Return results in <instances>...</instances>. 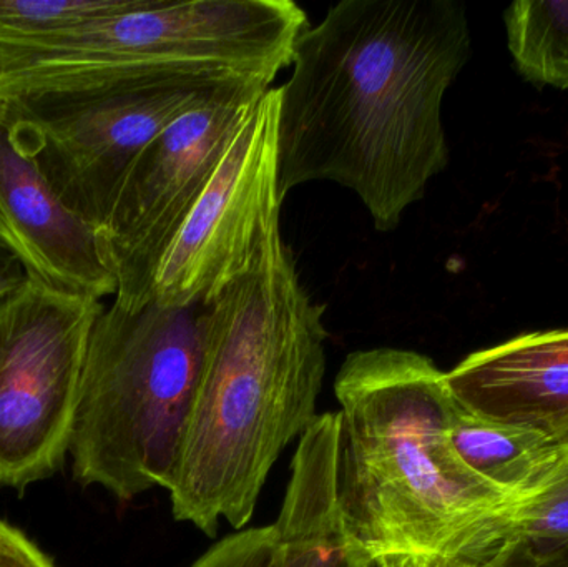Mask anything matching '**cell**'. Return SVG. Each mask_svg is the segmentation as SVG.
Instances as JSON below:
<instances>
[{"label":"cell","instance_id":"obj_5","mask_svg":"<svg viewBox=\"0 0 568 567\" xmlns=\"http://www.w3.org/2000/svg\"><path fill=\"white\" fill-rule=\"evenodd\" d=\"M307 27L291 0H142L119 16L0 43V100L69 92L152 70H205L273 83Z\"/></svg>","mask_w":568,"mask_h":567},{"label":"cell","instance_id":"obj_10","mask_svg":"<svg viewBox=\"0 0 568 567\" xmlns=\"http://www.w3.org/2000/svg\"><path fill=\"white\" fill-rule=\"evenodd\" d=\"M0 249L27 280L82 298L115 296L116 280L95 226L47 182L22 136L0 109Z\"/></svg>","mask_w":568,"mask_h":567},{"label":"cell","instance_id":"obj_17","mask_svg":"<svg viewBox=\"0 0 568 567\" xmlns=\"http://www.w3.org/2000/svg\"><path fill=\"white\" fill-rule=\"evenodd\" d=\"M273 561L275 533L266 526L226 536L190 567H273Z\"/></svg>","mask_w":568,"mask_h":567},{"label":"cell","instance_id":"obj_21","mask_svg":"<svg viewBox=\"0 0 568 567\" xmlns=\"http://www.w3.org/2000/svg\"><path fill=\"white\" fill-rule=\"evenodd\" d=\"M529 561L532 567H568V546L567 548L559 549V551L550 553V555L544 556V558H529Z\"/></svg>","mask_w":568,"mask_h":567},{"label":"cell","instance_id":"obj_19","mask_svg":"<svg viewBox=\"0 0 568 567\" xmlns=\"http://www.w3.org/2000/svg\"><path fill=\"white\" fill-rule=\"evenodd\" d=\"M503 561L496 563V565L490 566L469 565V563L440 561V559L424 558H386L377 559V561L371 563H359V565L363 567H497Z\"/></svg>","mask_w":568,"mask_h":567},{"label":"cell","instance_id":"obj_20","mask_svg":"<svg viewBox=\"0 0 568 567\" xmlns=\"http://www.w3.org/2000/svg\"><path fill=\"white\" fill-rule=\"evenodd\" d=\"M23 280L26 276H23L19 263L0 249V300L16 292L22 285Z\"/></svg>","mask_w":568,"mask_h":567},{"label":"cell","instance_id":"obj_16","mask_svg":"<svg viewBox=\"0 0 568 567\" xmlns=\"http://www.w3.org/2000/svg\"><path fill=\"white\" fill-rule=\"evenodd\" d=\"M142 0H0V43L30 42L119 16Z\"/></svg>","mask_w":568,"mask_h":567},{"label":"cell","instance_id":"obj_1","mask_svg":"<svg viewBox=\"0 0 568 567\" xmlns=\"http://www.w3.org/2000/svg\"><path fill=\"white\" fill-rule=\"evenodd\" d=\"M470 53L456 0H343L293 52L278 87V196L310 182L356 193L397 229L449 162L443 100Z\"/></svg>","mask_w":568,"mask_h":567},{"label":"cell","instance_id":"obj_13","mask_svg":"<svg viewBox=\"0 0 568 567\" xmlns=\"http://www.w3.org/2000/svg\"><path fill=\"white\" fill-rule=\"evenodd\" d=\"M450 442L474 475L517 503L539 486L564 446L526 429L477 418L459 405Z\"/></svg>","mask_w":568,"mask_h":567},{"label":"cell","instance_id":"obj_22","mask_svg":"<svg viewBox=\"0 0 568 567\" xmlns=\"http://www.w3.org/2000/svg\"><path fill=\"white\" fill-rule=\"evenodd\" d=\"M497 567H532L530 566L529 558H527L526 553H524L523 548H514V551L504 559Z\"/></svg>","mask_w":568,"mask_h":567},{"label":"cell","instance_id":"obj_11","mask_svg":"<svg viewBox=\"0 0 568 567\" xmlns=\"http://www.w3.org/2000/svg\"><path fill=\"white\" fill-rule=\"evenodd\" d=\"M446 382L469 415L567 445L568 330L473 353L446 373Z\"/></svg>","mask_w":568,"mask_h":567},{"label":"cell","instance_id":"obj_23","mask_svg":"<svg viewBox=\"0 0 568 567\" xmlns=\"http://www.w3.org/2000/svg\"><path fill=\"white\" fill-rule=\"evenodd\" d=\"M357 567H363V566H361L359 563H357Z\"/></svg>","mask_w":568,"mask_h":567},{"label":"cell","instance_id":"obj_7","mask_svg":"<svg viewBox=\"0 0 568 567\" xmlns=\"http://www.w3.org/2000/svg\"><path fill=\"white\" fill-rule=\"evenodd\" d=\"M100 300L26 280L0 300V486L29 488L62 466Z\"/></svg>","mask_w":568,"mask_h":567},{"label":"cell","instance_id":"obj_8","mask_svg":"<svg viewBox=\"0 0 568 567\" xmlns=\"http://www.w3.org/2000/svg\"><path fill=\"white\" fill-rule=\"evenodd\" d=\"M266 80L239 77L166 126L126 173L106 225L103 255L116 280L113 303L135 312L153 300L160 262L212 180Z\"/></svg>","mask_w":568,"mask_h":567},{"label":"cell","instance_id":"obj_6","mask_svg":"<svg viewBox=\"0 0 568 567\" xmlns=\"http://www.w3.org/2000/svg\"><path fill=\"white\" fill-rule=\"evenodd\" d=\"M233 79L239 75L153 70L7 100L0 109L53 192L100 233L145 146Z\"/></svg>","mask_w":568,"mask_h":567},{"label":"cell","instance_id":"obj_4","mask_svg":"<svg viewBox=\"0 0 568 567\" xmlns=\"http://www.w3.org/2000/svg\"><path fill=\"white\" fill-rule=\"evenodd\" d=\"M203 305L112 303L93 323L69 455L73 476L120 502L169 492L195 403Z\"/></svg>","mask_w":568,"mask_h":567},{"label":"cell","instance_id":"obj_2","mask_svg":"<svg viewBox=\"0 0 568 567\" xmlns=\"http://www.w3.org/2000/svg\"><path fill=\"white\" fill-rule=\"evenodd\" d=\"M324 312L276 220L248 269L202 308L199 386L169 488L176 522L206 536L252 522L283 449L320 416Z\"/></svg>","mask_w":568,"mask_h":567},{"label":"cell","instance_id":"obj_15","mask_svg":"<svg viewBox=\"0 0 568 567\" xmlns=\"http://www.w3.org/2000/svg\"><path fill=\"white\" fill-rule=\"evenodd\" d=\"M510 541L530 559L544 558L568 546V443L542 482L514 506Z\"/></svg>","mask_w":568,"mask_h":567},{"label":"cell","instance_id":"obj_18","mask_svg":"<svg viewBox=\"0 0 568 567\" xmlns=\"http://www.w3.org/2000/svg\"><path fill=\"white\" fill-rule=\"evenodd\" d=\"M0 567L55 566L19 529L0 522Z\"/></svg>","mask_w":568,"mask_h":567},{"label":"cell","instance_id":"obj_14","mask_svg":"<svg viewBox=\"0 0 568 567\" xmlns=\"http://www.w3.org/2000/svg\"><path fill=\"white\" fill-rule=\"evenodd\" d=\"M517 69L539 85L568 89V2H516L506 13Z\"/></svg>","mask_w":568,"mask_h":567},{"label":"cell","instance_id":"obj_3","mask_svg":"<svg viewBox=\"0 0 568 567\" xmlns=\"http://www.w3.org/2000/svg\"><path fill=\"white\" fill-rule=\"evenodd\" d=\"M337 498L359 563L424 558L490 566L516 545V499L474 475L454 449L457 403L446 373L410 350L344 360Z\"/></svg>","mask_w":568,"mask_h":567},{"label":"cell","instance_id":"obj_9","mask_svg":"<svg viewBox=\"0 0 568 567\" xmlns=\"http://www.w3.org/2000/svg\"><path fill=\"white\" fill-rule=\"evenodd\" d=\"M278 92L250 110L209 185L183 220L159 265L152 302L206 305L242 275L280 220Z\"/></svg>","mask_w":568,"mask_h":567},{"label":"cell","instance_id":"obj_12","mask_svg":"<svg viewBox=\"0 0 568 567\" xmlns=\"http://www.w3.org/2000/svg\"><path fill=\"white\" fill-rule=\"evenodd\" d=\"M339 415L324 413L304 433L275 525L273 567H357L337 498Z\"/></svg>","mask_w":568,"mask_h":567}]
</instances>
